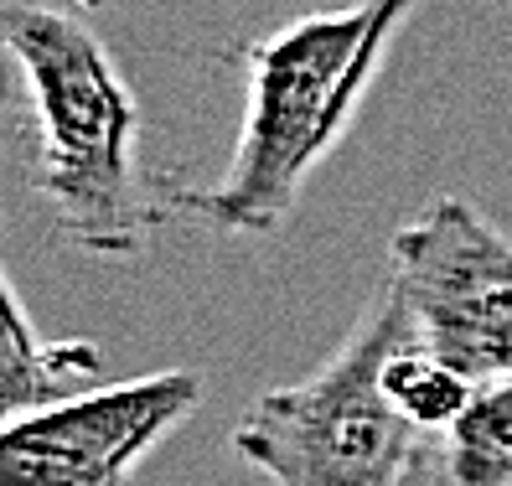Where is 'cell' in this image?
I'll return each instance as SVG.
<instances>
[{"label": "cell", "instance_id": "cell-6", "mask_svg": "<svg viewBox=\"0 0 512 486\" xmlns=\"http://www.w3.org/2000/svg\"><path fill=\"white\" fill-rule=\"evenodd\" d=\"M104 352L99 342H42L32 316L21 306V290L11 275H0V409L6 419L52 409L63 399L99 388Z\"/></svg>", "mask_w": 512, "mask_h": 486}, {"label": "cell", "instance_id": "cell-9", "mask_svg": "<svg viewBox=\"0 0 512 486\" xmlns=\"http://www.w3.org/2000/svg\"><path fill=\"white\" fill-rule=\"evenodd\" d=\"M435 450H440V440L419 450V461L404 471V481H399V486H435Z\"/></svg>", "mask_w": 512, "mask_h": 486}, {"label": "cell", "instance_id": "cell-4", "mask_svg": "<svg viewBox=\"0 0 512 486\" xmlns=\"http://www.w3.org/2000/svg\"><path fill=\"white\" fill-rule=\"evenodd\" d=\"M388 280L445 368L471 388L512 378V238L466 197H435L388 243Z\"/></svg>", "mask_w": 512, "mask_h": 486}, {"label": "cell", "instance_id": "cell-2", "mask_svg": "<svg viewBox=\"0 0 512 486\" xmlns=\"http://www.w3.org/2000/svg\"><path fill=\"white\" fill-rule=\"evenodd\" d=\"M414 6L419 0H357L311 11L238 52L244 119L233 156L213 187L182 181L176 212L228 238H275L295 218L306 181L352 130Z\"/></svg>", "mask_w": 512, "mask_h": 486}, {"label": "cell", "instance_id": "cell-8", "mask_svg": "<svg viewBox=\"0 0 512 486\" xmlns=\"http://www.w3.org/2000/svg\"><path fill=\"white\" fill-rule=\"evenodd\" d=\"M383 393L425 440H445L450 430H456V419L471 409V399H476V388L456 368H445L419 337L404 342L394 357H388Z\"/></svg>", "mask_w": 512, "mask_h": 486}, {"label": "cell", "instance_id": "cell-3", "mask_svg": "<svg viewBox=\"0 0 512 486\" xmlns=\"http://www.w3.org/2000/svg\"><path fill=\"white\" fill-rule=\"evenodd\" d=\"M414 337L404 295L383 280L311 378L269 388L238 419L233 455L275 486H399L419 450L435 445L383 393L388 357Z\"/></svg>", "mask_w": 512, "mask_h": 486}, {"label": "cell", "instance_id": "cell-1", "mask_svg": "<svg viewBox=\"0 0 512 486\" xmlns=\"http://www.w3.org/2000/svg\"><path fill=\"white\" fill-rule=\"evenodd\" d=\"M11 68V140L52 233L99 259H130L176 212L182 181L145 166L130 78L73 11L11 0L0 21Z\"/></svg>", "mask_w": 512, "mask_h": 486}, {"label": "cell", "instance_id": "cell-7", "mask_svg": "<svg viewBox=\"0 0 512 486\" xmlns=\"http://www.w3.org/2000/svg\"><path fill=\"white\" fill-rule=\"evenodd\" d=\"M435 486H512V378L476 388L435 450Z\"/></svg>", "mask_w": 512, "mask_h": 486}, {"label": "cell", "instance_id": "cell-5", "mask_svg": "<svg viewBox=\"0 0 512 486\" xmlns=\"http://www.w3.org/2000/svg\"><path fill=\"white\" fill-rule=\"evenodd\" d=\"M197 404L202 378L192 368H166L6 419L0 486H125L145 455L197 414Z\"/></svg>", "mask_w": 512, "mask_h": 486}]
</instances>
